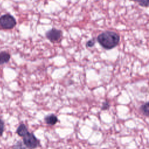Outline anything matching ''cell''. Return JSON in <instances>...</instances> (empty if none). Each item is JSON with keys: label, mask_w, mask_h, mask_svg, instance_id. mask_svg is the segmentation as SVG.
Instances as JSON below:
<instances>
[{"label": "cell", "mask_w": 149, "mask_h": 149, "mask_svg": "<svg viewBox=\"0 0 149 149\" xmlns=\"http://www.w3.org/2000/svg\"><path fill=\"white\" fill-rule=\"evenodd\" d=\"M97 40L104 48L111 49L119 44L120 36L116 32L106 31L100 34L97 37Z\"/></svg>", "instance_id": "obj_1"}, {"label": "cell", "mask_w": 149, "mask_h": 149, "mask_svg": "<svg viewBox=\"0 0 149 149\" xmlns=\"http://www.w3.org/2000/svg\"><path fill=\"white\" fill-rule=\"evenodd\" d=\"M16 25L15 18L9 13H6L0 17V26L3 29L10 30Z\"/></svg>", "instance_id": "obj_2"}, {"label": "cell", "mask_w": 149, "mask_h": 149, "mask_svg": "<svg viewBox=\"0 0 149 149\" xmlns=\"http://www.w3.org/2000/svg\"><path fill=\"white\" fill-rule=\"evenodd\" d=\"M23 143L27 148L34 149L40 145V141L33 133L28 132L23 137Z\"/></svg>", "instance_id": "obj_3"}, {"label": "cell", "mask_w": 149, "mask_h": 149, "mask_svg": "<svg viewBox=\"0 0 149 149\" xmlns=\"http://www.w3.org/2000/svg\"><path fill=\"white\" fill-rule=\"evenodd\" d=\"M62 36V31L55 28H52L45 33L46 38L50 41L54 42L58 41Z\"/></svg>", "instance_id": "obj_4"}, {"label": "cell", "mask_w": 149, "mask_h": 149, "mask_svg": "<svg viewBox=\"0 0 149 149\" xmlns=\"http://www.w3.org/2000/svg\"><path fill=\"white\" fill-rule=\"evenodd\" d=\"M44 121L48 125H54L58 122V119L55 115L53 113H51L45 116Z\"/></svg>", "instance_id": "obj_5"}, {"label": "cell", "mask_w": 149, "mask_h": 149, "mask_svg": "<svg viewBox=\"0 0 149 149\" xmlns=\"http://www.w3.org/2000/svg\"><path fill=\"white\" fill-rule=\"evenodd\" d=\"M10 59V55L6 51L0 52V65L8 63Z\"/></svg>", "instance_id": "obj_6"}, {"label": "cell", "mask_w": 149, "mask_h": 149, "mask_svg": "<svg viewBox=\"0 0 149 149\" xmlns=\"http://www.w3.org/2000/svg\"><path fill=\"white\" fill-rule=\"evenodd\" d=\"M28 132L27 127L24 123H21L16 129V133L20 137H24Z\"/></svg>", "instance_id": "obj_7"}, {"label": "cell", "mask_w": 149, "mask_h": 149, "mask_svg": "<svg viewBox=\"0 0 149 149\" xmlns=\"http://www.w3.org/2000/svg\"><path fill=\"white\" fill-rule=\"evenodd\" d=\"M140 110L141 112L146 116H148L149 115V103L148 102L143 104L140 107Z\"/></svg>", "instance_id": "obj_8"}, {"label": "cell", "mask_w": 149, "mask_h": 149, "mask_svg": "<svg viewBox=\"0 0 149 149\" xmlns=\"http://www.w3.org/2000/svg\"><path fill=\"white\" fill-rule=\"evenodd\" d=\"M12 149H28L20 141H18L13 147Z\"/></svg>", "instance_id": "obj_9"}, {"label": "cell", "mask_w": 149, "mask_h": 149, "mask_svg": "<svg viewBox=\"0 0 149 149\" xmlns=\"http://www.w3.org/2000/svg\"><path fill=\"white\" fill-rule=\"evenodd\" d=\"M5 129L4 121L0 118V136H2Z\"/></svg>", "instance_id": "obj_10"}, {"label": "cell", "mask_w": 149, "mask_h": 149, "mask_svg": "<svg viewBox=\"0 0 149 149\" xmlns=\"http://www.w3.org/2000/svg\"><path fill=\"white\" fill-rule=\"evenodd\" d=\"M109 107H110V104H109V101L108 100H106L104 102H102L101 109L102 110H107L109 108Z\"/></svg>", "instance_id": "obj_11"}, {"label": "cell", "mask_w": 149, "mask_h": 149, "mask_svg": "<svg viewBox=\"0 0 149 149\" xmlns=\"http://www.w3.org/2000/svg\"><path fill=\"white\" fill-rule=\"evenodd\" d=\"M95 43V40H94V38H92V39H91V40H88V41L86 42V47H87L91 48V47H93Z\"/></svg>", "instance_id": "obj_12"}, {"label": "cell", "mask_w": 149, "mask_h": 149, "mask_svg": "<svg viewBox=\"0 0 149 149\" xmlns=\"http://www.w3.org/2000/svg\"><path fill=\"white\" fill-rule=\"evenodd\" d=\"M139 5L143 6V7H147L148 6V2L147 1H141L139 3Z\"/></svg>", "instance_id": "obj_13"}, {"label": "cell", "mask_w": 149, "mask_h": 149, "mask_svg": "<svg viewBox=\"0 0 149 149\" xmlns=\"http://www.w3.org/2000/svg\"><path fill=\"white\" fill-rule=\"evenodd\" d=\"M104 149H106V148H104Z\"/></svg>", "instance_id": "obj_14"}]
</instances>
